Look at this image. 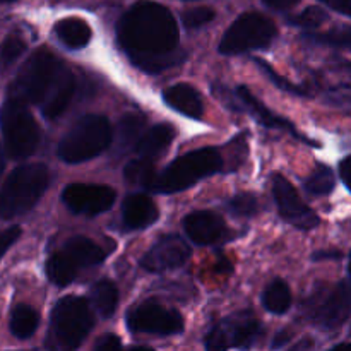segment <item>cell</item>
Returning a JSON list of instances; mask_svg holds the SVG:
<instances>
[{
  "label": "cell",
  "instance_id": "cell-27",
  "mask_svg": "<svg viewBox=\"0 0 351 351\" xmlns=\"http://www.w3.org/2000/svg\"><path fill=\"white\" fill-rule=\"evenodd\" d=\"M38 322H40V317H38L36 311L33 307L17 305L12 311V315H10V331L16 338L27 339L34 335Z\"/></svg>",
  "mask_w": 351,
  "mask_h": 351
},
{
  "label": "cell",
  "instance_id": "cell-42",
  "mask_svg": "<svg viewBox=\"0 0 351 351\" xmlns=\"http://www.w3.org/2000/svg\"><path fill=\"white\" fill-rule=\"evenodd\" d=\"M267 7L271 9H276V10H287L290 7H293L298 0H263Z\"/></svg>",
  "mask_w": 351,
  "mask_h": 351
},
{
  "label": "cell",
  "instance_id": "cell-26",
  "mask_svg": "<svg viewBox=\"0 0 351 351\" xmlns=\"http://www.w3.org/2000/svg\"><path fill=\"white\" fill-rule=\"evenodd\" d=\"M263 304L273 314H285L291 305V293L288 285L283 280L271 281L263 293Z\"/></svg>",
  "mask_w": 351,
  "mask_h": 351
},
{
  "label": "cell",
  "instance_id": "cell-14",
  "mask_svg": "<svg viewBox=\"0 0 351 351\" xmlns=\"http://www.w3.org/2000/svg\"><path fill=\"white\" fill-rule=\"evenodd\" d=\"M184 230L189 239L197 245H211L225 233V223L211 211H195L185 216Z\"/></svg>",
  "mask_w": 351,
  "mask_h": 351
},
{
  "label": "cell",
  "instance_id": "cell-21",
  "mask_svg": "<svg viewBox=\"0 0 351 351\" xmlns=\"http://www.w3.org/2000/svg\"><path fill=\"white\" fill-rule=\"evenodd\" d=\"M175 129L168 123H158V125L151 127L146 130V134L141 139L139 146H137V153H139L141 160H153V158L160 156L170 143L173 141Z\"/></svg>",
  "mask_w": 351,
  "mask_h": 351
},
{
  "label": "cell",
  "instance_id": "cell-12",
  "mask_svg": "<svg viewBox=\"0 0 351 351\" xmlns=\"http://www.w3.org/2000/svg\"><path fill=\"white\" fill-rule=\"evenodd\" d=\"M273 195L281 218L298 230H312L319 226V216L302 202L293 185L281 175L273 178Z\"/></svg>",
  "mask_w": 351,
  "mask_h": 351
},
{
  "label": "cell",
  "instance_id": "cell-6",
  "mask_svg": "<svg viewBox=\"0 0 351 351\" xmlns=\"http://www.w3.org/2000/svg\"><path fill=\"white\" fill-rule=\"evenodd\" d=\"M3 143L7 154L14 160H24L36 151L40 143V129L26 103L9 98L0 110Z\"/></svg>",
  "mask_w": 351,
  "mask_h": 351
},
{
  "label": "cell",
  "instance_id": "cell-38",
  "mask_svg": "<svg viewBox=\"0 0 351 351\" xmlns=\"http://www.w3.org/2000/svg\"><path fill=\"white\" fill-rule=\"evenodd\" d=\"M122 350V343H120L119 336L115 335H105L98 339L95 351H120Z\"/></svg>",
  "mask_w": 351,
  "mask_h": 351
},
{
  "label": "cell",
  "instance_id": "cell-29",
  "mask_svg": "<svg viewBox=\"0 0 351 351\" xmlns=\"http://www.w3.org/2000/svg\"><path fill=\"white\" fill-rule=\"evenodd\" d=\"M335 173H332L331 168L319 163L317 167H315V170L311 173V177L305 180L304 187L308 194L328 195L331 194L332 189H335Z\"/></svg>",
  "mask_w": 351,
  "mask_h": 351
},
{
  "label": "cell",
  "instance_id": "cell-15",
  "mask_svg": "<svg viewBox=\"0 0 351 351\" xmlns=\"http://www.w3.org/2000/svg\"><path fill=\"white\" fill-rule=\"evenodd\" d=\"M218 326L223 331V335L226 336V339H228L230 346H235L239 350L252 348L254 343L261 336V331H263L259 321L254 319L249 312H242V314H237L233 317H226Z\"/></svg>",
  "mask_w": 351,
  "mask_h": 351
},
{
  "label": "cell",
  "instance_id": "cell-22",
  "mask_svg": "<svg viewBox=\"0 0 351 351\" xmlns=\"http://www.w3.org/2000/svg\"><path fill=\"white\" fill-rule=\"evenodd\" d=\"M55 34L65 47L72 48V50L84 48L93 36L89 24L79 17H65V19L58 21L55 24Z\"/></svg>",
  "mask_w": 351,
  "mask_h": 351
},
{
  "label": "cell",
  "instance_id": "cell-45",
  "mask_svg": "<svg viewBox=\"0 0 351 351\" xmlns=\"http://www.w3.org/2000/svg\"><path fill=\"white\" fill-rule=\"evenodd\" d=\"M230 269H232V264H230L228 261L225 259V257H221V259H219L218 271H219V273H225V271H230Z\"/></svg>",
  "mask_w": 351,
  "mask_h": 351
},
{
  "label": "cell",
  "instance_id": "cell-32",
  "mask_svg": "<svg viewBox=\"0 0 351 351\" xmlns=\"http://www.w3.org/2000/svg\"><path fill=\"white\" fill-rule=\"evenodd\" d=\"M24 50H26V41L23 40V36H19L16 33L9 34L3 40L2 48H0V58H2V62L5 65H10L24 53Z\"/></svg>",
  "mask_w": 351,
  "mask_h": 351
},
{
  "label": "cell",
  "instance_id": "cell-39",
  "mask_svg": "<svg viewBox=\"0 0 351 351\" xmlns=\"http://www.w3.org/2000/svg\"><path fill=\"white\" fill-rule=\"evenodd\" d=\"M319 2H322L336 12L343 14V16L351 17V0H319Z\"/></svg>",
  "mask_w": 351,
  "mask_h": 351
},
{
  "label": "cell",
  "instance_id": "cell-24",
  "mask_svg": "<svg viewBox=\"0 0 351 351\" xmlns=\"http://www.w3.org/2000/svg\"><path fill=\"white\" fill-rule=\"evenodd\" d=\"M77 269L79 267L75 266L74 261L64 250H58L53 256H50L47 263L48 280L57 287H67L69 283H72L77 276Z\"/></svg>",
  "mask_w": 351,
  "mask_h": 351
},
{
  "label": "cell",
  "instance_id": "cell-48",
  "mask_svg": "<svg viewBox=\"0 0 351 351\" xmlns=\"http://www.w3.org/2000/svg\"><path fill=\"white\" fill-rule=\"evenodd\" d=\"M2 168H3V161H2V153H0V173H2Z\"/></svg>",
  "mask_w": 351,
  "mask_h": 351
},
{
  "label": "cell",
  "instance_id": "cell-13",
  "mask_svg": "<svg viewBox=\"0 0 351 351\" xmlns=\"http://www.w3.org/2000/svg\"><path fill=\"white\" fill-rule=\"evenodd\" d=\"M191 249L178 235H165L144 254L141 266L149 273H163L187 263Z\"/></svg>",
  "mask_w": 351,
  "mask_h": 351
},
{
  "label": "cell",
  "instance_id": "cell-5",
  "mask_svg": "<svg viewBox=\"0 0 351 351\" xmlns=\"http://www.w3.org/2000/svg\"><path fill=\"white\" fill-rule=\"evenodd\" d=\"M112 141V127L106 117L86 115L79 119L60 141L58 156L65 163H84L108 149Z\"/></svg>",
  "mask_w": 351,
  "mask_h": 351
},
{
  "label": "cell",
  "instance_id": "cell-11",
  "mask_svg": "<svg viewBox=\"0 0 351 351\" xmlns=\"http://www.w3.org/2000/svg\"><path fill=\"white\" fill-rule=\"evenodd\" d=\"M115 191L106 185L71 184L62 192V201L75 215L96 216L108 211L115 202Z\"/></svg>",
  "mask_w": 351,
  "mask_h": 351
},
{
  "label": "cell",
  "instance_id": "cell-44",
  "mask_svg": "<svg viewBox=\"0 0 351 351\" xmlns=\"http://www.w3.org/2000/svg\"><path fill=\"white\" fill-rule=\"evenodd\" d=\"M339 259V257H341V254L339 252H317L314 256V259L315 261H321V259Z\"/></svg>",
  "mask_w": 351,
  "mask_h": 351
},
{
  "label": "cell",
  "instance_id": "cell-1",
  "mask_svg": "<svg viewBox=\"0 0 351 351\" xmlns=\"http://www.w3.org/2000/svg\"><path fill=\"white\" fill-rule=\"evenodd\" d=\"M119 43L130 60L143 71L161 72L185 58L178 50V27L167 7L156 2H137L119 23Z\"/></svg>",
  "mask_w": 351,
  "mask_h": 351
},
{
  "label": "cell",
  "instance_id": "cell-7",
  "mask_svg": "<svg viewBox=\"0 0 351 351\" xmlns=\"http://www.w3.org/2000/svg\"><path fill=\"white\" fill-rule=\"evenodd\" d=\"M93 328V314L88 302L79 297H65L55 305L51 315V343L57 351H74Z\"/></svg>",
  "mask_w": 351,
  "mask_h": 351
},
{
  "label": "cell",
  "instance_id": "cell-2",
  "mask_svg": "<svg viewBox=\"0 0 351 351\" xmlns=\"http://www.w3.org/2000/svg\"><path fill=\"white\" fill-rule=\"evenodd\" d=\"M50 171L43 163L21 165L0 191V218L10 219L29 211L45 194Z\"/></svg>",
  "mask_w": 351,
  "mask_h": 351
},
{
  "label": "cell",
  "instance_id": "cell-25",
  "mask_svg": "<svg viewBox=\"0 0 351 351\" xmlns=\"http://www.w3.org/2000/svg\"><path fill=\"white\" fill-rule=\"evenodd\" d=\"M91 302L101 317H112L115 314L117 304H119V290L112 281H98L91 288Z\"/></svg>",
  "mask_w": 351,
  "mask_h": 351
},
{
  "label": "cell",
  "instance_id": "cell-46",
  "mask_svg": "<svg viewBox=\"0 0 351 351\" xmlns=\"http://www.w3.org/2000/svg\"><path fill=\"white\" fill-rule=\"evenodd\" d=\"M329 351H351V343H341V345L335 346V348H331Z\"/></svg>",
  "mask_w": 351,
  "mask_h": 351
},
{
  "label": "cell",
  "instance_id": "cell-34",
  "mask_svg": "<svg viewBox=\"0 0 351 351\" xmlns=\"http://www.w3.org/2000/svg\"><path fill=\"white\" fill-rule=\"evenodd\" d=\"M215 19V10L209 9V7H197V9L185 10L182 14V21H184V26L189 29H197L202 27L204 24L211 23Z\"/></svg>",
  "mask_w": 351,
  "mask_h": 351
},
{
  "label": "cell",
  "instance_id": "cell-43",
  "mask_svg": "<svg viewBox=\"0 0 351 351\" xmlns=\"http://www.w3.org/2000/svg\"><path fill=\"white\" fill-rule=\"evenodd\" d=\"M312 348H314V341H312L311 338H305L302 339V341H298L293 348H290L288 351H312Z\"/></svg>",
  "mask_w": 351,
  "mask_h": 351
},
{
  "label": "cell",
  "instance_id": "cell-31",
  "mask_svg": "<svg viewBox=\"0 0 351 351\" xmlns=\"http://www.w3.org/2000/svg\"><path fill=\"white\" fill-rule=\"evenodd\" d=\"M228 209L235 216H242V218H250L257 213L259 209V202H257L256 195L247 194V192H242V194H237L235 197H232L228 201Z\"/></svg>",
  "mask_w": 351,
  "mask_h": 351
},
{
  "label": "cell",
  "instance_id": "cell-41",
  "mask_svg": "<svg viewBox=\"0 0 351 351\" xmlns=\"http://www.w3.org/2000/svg\"><path fill=\"white\" fill-rule=\"evenodd\" d=\"M290 339H291V331H288V329H281V331L276 332V336L273 338V345L271 346H273L274 350H280L283 348Z\"/></svg>",
  "mask_w": 351,
  "mask_h": 351
},
{
  "label": "cell",
  "instance_id": "cell-18",
  "mask_svg": "<svg viewBox=\"0 0 351 351\" xmlns=\"http://www.w3.org/2000/svg\"><path fill=\"white\" fill-rule=\"evenodd\" d=\"M237 96H239L240 101L243 103V108H245L247 112L254 117V119L259 120L263 125L269 127V129L288 130V132H291L295 137H298V139H304L302 136H298V132L293 129V125L290 123V120L283 119V117H278L276 113H273L271 110H267L266 105H264V103H261L259 99H257L256 96L249 91V88H245V86H239V88H237Z\"/></svg>",
  "mask_w": 351,
  "mask_h": 351
},
{
  "label": "cell",
  "instance_id": "cell-4",
  "mask_svg": "<svg viewBox=\"0 0 351 351\" xmlns=\"http://www.w3.org/2000/svg\"><path fill=\"white\" fill-rule=\"evenodd\" d=\"M221 156L213 147L195 149L192 153L177 158L163 171H160L149 191L158 192V194L182 192L191 187V185H194L195 182L216 173L221 168Z\"/></svg>",
  "mask_w": 351,
  "mask_h": 351
},
{
  "label": "cell",
  "instance_id": "cell-3",
  "mask_svg": "<svg viewBox=\"0 0 351 351\" xmlns=\"http://www.w3.org/2000/svg\"><path fill=\"white\" fill-rule=\"evenodd\" d=\"M65 69L67 67L50 50L40 48L27 58L26 64L17 74L16 81L10 88V98L41 105L51 93L53 86L57 84Z\"/></svg>",
  "mask_w": 351,
  "mask_h": 351
},
{
  "label": "cell",
  "instance_id": "cell-19",
  "mask_svg": "<svg viewBox=\"0 0 351 351\" xmlns=\"http://www.w3.org/2000/svg\"><path fill=\"white\" fill-rule=\"evenodd\" d=\"M75 91V81H74V75L69 69H65L62 72L60 79L57 81V84L53 86L50 95L47 96L43 103H41V112L47 119H57L60 117L62 113L65 112V108L69 106L71 103L72 96H74Z\"/></svg>",
  "mask_w": 351,
  "mask_h": 351
},
{
  "label": "cell",
  "instance_id": "cell-20",
  "mask_svg": "<svg viewBox=\"0 0 351 351\" xmlns=\"http://www.w3.org/2000/svg\"><path fill=\"white\" fill-rule=\"evenodd\" d=\"M146 119L139 113H127L120 119L115 132V153L127 154L129 151L137 149L141 139L146 134Z\"/></svg>",
  "mask_w": 351,
  "mask_h": 351
},
{
  "label": "cell",
  "instance_id": "cell-17",
  "mask_svg": "<svg viewBox=\"0 0 351 351\" xmlns=\"http://www.w3.org/2000/svg\"><path fill=\"white\" fill-rule=\"evenodd\" d=\"M122 218L127 228L143 230L158 219V208L147 195L130 194L123 201Z\"/></svg>",
  "mask_w": 351,
  "mask_h": 351
},
{
  "label": "cell",
  "instance_id": "cell-37",
  "mask_svg": "<svg viewBox=\"0 0 351 351\" xmlns=\"http://www.w3.org/2000/svg\"><path fill=\"white\" fill-rule=\"evenodd\" d=\"M19 237H21L19 226H12V228L0 232V259H2L3 254L10 249V245H12Z\"/></svg>",
  "mask_w": 351,
  "mask_h": 351
},
{
  "label": "cell",
  "instance_id": "cell-50",
  "mask_svg": "<svg viewBox=\"0 0 351 351\" xmlns=\"http://www.w3.org/2000/svg\"><path fill=\"white\" fill-rule=\"evenodd\" d=\"M3 2H12V0H0V3H3Z\"/></svg>",
  "mask_w": 351,
  "mask_h": 351
},
{
  "label": "cell",
  "instance_id": "cell-9",
  "mask_svg": "<svg viewBox=\"0 0 351 351\" xmlns=\"http://www.w3.org/2000/svg\"><path fill=\"white\" fill-rule=\"evenodd\" d=\"M308 314L312 322L324 331L341 328L351 315V283L341 281L331 290L315 295Z\"/></svg>",
  "mask_w": 351,
  "mask_h": 351
},
{
  "label": "cell",
  "instance_id": "cell-47",
  "mask_svg": "<svg viewBox=\"0 0 351 351\" xmlns=\"http://www.w3.org/2000/svg\"><path fill=\"white\" fill-rule=\"evenodd\" d=\"M130 351H154V350L146 348V346H139V348H134V350H130Z\"/></svg>",
  "mask_w": 351,
  "mask_h": 351
},
{
  "label": "cell",
  "instance_id": "cell-49",
  "mask_svg": "<svg viewBox=\"0 0 351 351\" xmlns=\"http://www.w3.org/2000/svg\"><path fill=\"white\" fill-rule=\"evenodd\" d=\"M348 269H350V276H351V254H350V266H348Z\"/></svg>",
  "mask_w": 351,
  "mask_h": 351
},
{
  "label": "cell",
  "instance_id": "cell-23",
  "mask_svg": "<svg viewBox=\"0 0 351 351\" xmlns=\"http://www.w3.org/2000/svg\"><path fill=\"white\" fill-rule=\"evenodd\" d=\"M62 250L74 261L77 267L96 266L105 259V252L86 237H74L65 243Z\"/></svg>",
  "mask_w": 351,
  "mask_h": 351
},
{
  "label": "cell",
  "instance_id": "cell-35",
  "mask_svg": "<svg viewBox=\"0 0 351 351\" xmlns=\"http://www.w3.org/2000/svg\"><path fill=\"white\" fill-rule=\"evenodd\" d=\"M256 64L261 65V69L264 71V74H266L267 77L271 79V82H274V84H276L280 89H283V91H288V93H295V95L305 96L304 89L298 88V86H295V84H291V82L287 81L285 77H281V75L278 74V72L274 71L269 64H266L264 60H259V58H256Z\"/></svg>",
  "mask_w": 351,
  "mask_h": 351
},
{
  "label": "cell",
  "instance_id": "cell-10",
  "mask_svg": "<svg viewBox=\"0 0 351 351\" xmlns=\"http://www.w3.org/2000/svg\"><path fill=\"white\" fill-rule=\"evenodd\" d=\"M127 324L134 332L170 336L182 332L184 319L173 308H167L156 302H144L129 312Z\"/></svg>",
  "mask_w": 351,
  "mask_h": 351
},
{
  "label": "cell",
  "instance_id": "cell-36",
  "mask_svg": "<svg viewBox=\"0 0 351 351\" xmlns=\"http://www.w3.org/2000/svg\"><path fill=\"white\" fill-rule=\"evenodd\" d=\"M228 348H230L228 339H226V336L223 335L219 326L216 324L215 328L209 331V335L206 336V351H226Z\"/></svg>",
  "mask_w": 351,
  "mask_h": 351
},
{
  "label": "cell",
  "instance_id": "cell-16",
  "mask_svg": "<svg viewBox=\"0 0 351 351\" xmlns=\"http://www.w3.org/2000/svg\"><path fill=\"white\" fill-rule=\"evenodd\" d=\"M163 99L170 108L189 119L201 120L204 115V105L202 98L195 88L189 84H175L171 88L165 89Z\"/></svg>",
  "mask_w": 351,
  "mask_h": 351
},
{
  "label": "cell",
  "instance_id": "cell-33",
  "mask_svg": "<svg viewBox=\"0 0 351 351\" xmlns=\"http://www.w3.org/2000/svg\"><path fill=\"white\" fill-rule=\"evenodd\" d=\"M326 19H328V14H326L321 7H307L304 12H300L298 16H295V17H291L290 23L293 24V26L314 29V27L321 26Z\"/></svg>",
  "mask_w": 351,
  "mask_h": 351
},
{
  "label": "cell",
  "instance_id": "cell-28",
  "mask_svg": "<svg viewBox=\"0 0 351 351\" xmlns=\"http://www.w3.org/2000/svg\"><path fill=\"white\" fill-rule=\"evenodd\" d=\"M125 175V180L132 185H139V187L149 191V187L153 185L154 178H156V168H154L153 161L149 160H136L130 161L129 165L123 170Z\"/></svg>",
  "mask_w": 351,
  "mask_h": 351
},
{
  "label": "cell",
  "instance_id": "cell-40",
  "mask_svg": "<svg viewBox=\"0 0 351 351\" xmlns=\"http://www.w3.org/2000/svg\"><path fill=\"white\" fill-rule=\"evenodd\" d=\"M339 175H341L343 184H345L346 189L351 192V156L345 158V160L339 163Z\"/></svg>",
  "mask_w": 351,
  "mask_h": 351
},
{
  "label": "cell",
  "instance_id": "cell-30",
  "mask_svg": "<svg viewBox=\"0 0 351 351\" xmlns=\"http://www.w3.org/2000/svg\"><path fill=\"white\" fill-rule=\"evenodd\" d=\"M305 38L317 45H326V47L335 48H346L351 50V26L338 27L331 29L328 33H311L305 34Z\"/></svg>",
  "mask_w": 351,
  "mask_h": 351
},
{
  "label": "cell",
  "instance_id": "cell-8",
  "mask_svg": "<svg viewBox=\"0 0 351 351\" xmlns=\"http://www.w3.org/2000/svg\"><path fill=\"white\" fill-rule=\"evenodd\" d=\"M276 38V26L266 16L257 12L242 14L223 36L219 53L240 55L250 50L266 48Z\"/></svg>",
  "mask_w": 351,
  "mask_h": 351
}]
</instances>
